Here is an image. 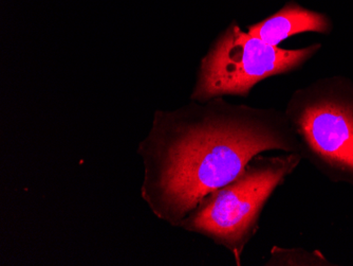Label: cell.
I'll return each instance as SVG.
<instances>
[{
	"instance_id": "6da1fadb",
	"label": "cell",
	"mask_w": 353,
	"mask_h": 266,
	"mask_svg": "<svg viewBox=\"0 0 353 266\" xmlns=\"http://www.w3.org/2000/svg\"><path fill=\"white\" fill-rule=\"evenodd\" d=\"M271 151L301 154L285 112L222 98L158 111L139 144L144 164L141 196L157 218L179 227L208 194Z\"/></svg>"
},
{
	"instance_id": "7a4b0ae2",
	"label": "cell",
	"mask_w": 353,
	"mask_h": 266,
	"mask_svg": "<svg viewBox=\"0 0 353 266\" xmlns=\"http://www.w3.org/2000/svg\"><path fill=\"white\" fill-rule=\"evenodd\" d=\"M301 160L299 153L257 155L236 180L203 198L179 228L212 240L241 265L245 247L259 230L263 208Z\"/></svg>"
},
{
	"instance_id": "3957f363",
	"label": "cell",
	"mask_w": 353,
	"mask_h": 266,
	"mask_svg": "<svg viewBox=\"0 0 353 266\" xmlns=\"http://www.w3.org/2000/svg\"><path fill=\"white\" fill-rule=\"evenodd\" d=\"M303 160L353 188V87L322 81L293 93L285 112Z\"/></svg>"
},
{
	"instance_id": "277c9868",
	"label": "cell",
	"mask_w": 353,
	"mask_h": 266,
	"mask_svg": "<svg viewBox=\"0 0 353 266\" xmlns=\"http://www.w3.org/2000/svg\"><path fill=\"white\" fill-rule=\"evenodd\" d=\"M319 48V44L306 48H281L232 23L202 59L192 99L205 102L223 96L248 97L257 83L299 68Z\"/></svg>"
},
{
	"instance_id": "5b68a950",
	"label": "cell",
	"mask_w": 353,
	"mask_h": 266,
	"mask_svg": "<svg viewBox=\"0 0 353 266\" xmlns=\"http://www.w3.org/2000/svg\"><path fill=\"white\" fill-rule=\"evenodd\" d=\"M330 23L325 15L290 3L263 21L248 27V33L267 44L281 41L303 32L328 33Z\"/></svg>"
},
{
	"instance_id": "8992f818",
	"label": "cell",
	"mask_w": 353,
	"mask_h": 266,
	"mask_svg": "<svg viewBox=\"0 0 353 266\" xmlns=\"http://www.w3.org/2000/svg\"><path fill=\"white\" fill-rule=\"evenodd\" d=\"M267 265H329V262L319 251L311 254L303 248L274 246Z\"/></svg>"
}]
</instances>
